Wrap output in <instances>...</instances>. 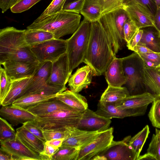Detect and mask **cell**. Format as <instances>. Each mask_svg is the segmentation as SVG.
Here are the masks:
<instances>
[{
	"label": "cell",
	"mask_w": 160,
	"mask_h": 160,
	"mask_svg": "<svg viewBox=\"0 0 160 160\" xmlns=\"http://www.w3.org/2000/svg\"><path fill=\"white\" fill-rule=\"evenodd\" d=\"M111 122V119L101 116L88 108L84 112L76 128L83 131L101 132L109 128Z\"/></svg>",
	"instance_id": "5bb4252c"
},
{
	"label": "cell",
	"mask_w": 160,
	"mask_h": 160,
	"mask_svg": "<svg viewBox=\"0 0 160 160\" xmlns=\"http://www.w3.org/2000/svg\"><path fill=\"white\" fill-rule=\"evenodd\" d=\"M140 73L143 84L149 88L154 94L160 96V74L156 68L148 67L142 62Z\"/></svg>",
	"instance_id": "cb8c5ba5"
},
{
	"label": "cell",
	"mask_w": 160,
	"mask_h": 160,
	"mask_svg": "<svg viewBox=\"0 0 160 160\" xmlns=\"http://www.w3.org/2000/svg\"><path fill=\"white\" fill-rule=\"evenodd\" d=\"M132 51L136 53L139 52L143 53L155 52L144 44L139 42L134 48Z\"/></svg>",
	"instance_id": "f5cc1de1"
},
{
	"label": "cell",
	"mask_w": 160,
	"mask_h": 160,
	"mask_svg": "<svg viewBox=\"0 0 160 160\" xmlns=\"http://www.w3.org/2000/svg\"><path fill=\"white\" fill-rule=\"evenodd\" d=\"M129 19L139 29L148 27H154V15L141 4L135 2L123 5Z\"/></svg>",
	"instance_id": "7c38bea8"
},
{
	"label": "cell",
	"mask_w": 160,
	"mask_h": 160,
	"mask_svg": "<svg viewBox=\"0 0 160 160\" xmlns=\"http://www.w3.org/2000/svg\"><path fill=\"white\" fill-rule=\"evenodd\" d=\"M148 117L152 125L160 128V96L157 95L152 102Z\"/></svg>",
	"instance_id": "8d00e7d4"
},
{
	"label": "cell",
	"mask_w": 160,
	"mask_h": 160,
	"mask_svg": "<svg viewBox=\"0 0 160 160\" xmlns=\"http://www.w3.org/2000/svg\"><path fill=\"white\" fill-rule=\"evenodd\" d=\"M156 69L160 74V65L156 68Z\"/></svg>",
	"instance_id": "91938a15"
},
{
	"label": "cell",
	"mask_w": 160,
	"mask_h": 160,
	"mask_svg": "<svg viewBox=\"0 0 160 160\" xmlns=\"http://www.w3.org/2000/svg\"><path fill=\"white\" fill-rule=\"evenodd\" d=\"M13 80L11 89L2 102V106L11 105L17 99L32 80V77Z\"/></svg>",
	"instance_id": "4316f807"
},
{
	"label": "cell",
	"mask_w": 160,
	"mask_h": 160,
	"mask_svg": "<svg viewBox=\"0 0 160 160\" xmlns=\"http://www.w3.org/2000/svg\"><path fill=\"white\" fill-rule=\"evenodd\" d=\"M156 160L153 156L147 153L142 155H139L137 160Z\"/></svg>",
	"instance_id": "6f0895ef"
},
{
	"label": "cell",
	"mask_w": 160,
	"mask_h": 160,
	"mask_svg": "<svg viewBox=\"0 0 160 160\" xmlns=\"http://www.w3.org/2000/svg\"><path fill=\"white\" fill-rule=\"evenodd\" d=\"M130 136L122 141L112 142L106 150L92 160H137V157L129 144Z\"/></svg>",
	"instance_id": "ba28073f"
},
{
	"label": "cell",
	"mask_w": 160,
	"mask_h": 160,
	"mask_svg": "<svg viewBox=\"0 0 160 160\" xmlns=\"http://www.w3.org/2000/svg\"><path fill=\"white\" fill-rule=\"evenodd\" d=\"M138 3L146 8L154 16L157 9V6L154 0H123V5L130 2Z\"/></svg>",
	"instance_id": "c3c4849f"
},
{
	"label": "cell",
	"mask_w": 160,
	"mask_h": 160,
	"mask_svg": "<svg viewBox=\"0 0 160 160\" xmlns=\"http://www.w3.org/2000/svg\"><path fill=\"white\" fill-rule=\"evenodd\" d=\"M150 132L149 127L146 125L142 130L131 138L129 141V144L135 152L137 158Z\"/></svg>",
	"instance_id": "d6a6232c"
},
{
	"label": "cell",
	"mask_w": 160,
	"mask_h": 160,
	"mask_svg": "<svg viewBox=\"0 0 160 160\" xmlns=\"http://www.w3.org/2000/svg\"><path fill=\"white\" fill-rule=\"evenodd\" d=\"M143 32V29H140L131 40L127 42V46L128 49L132 51L134 48L139 42Z\"/></svg>",
	"instance_id": "f907efd6"
},
{
	"label": "cell",
	"mask_w": 160,
	"mask_h": 160,
	"mask_svg": "<svg viewBox=\"0 0 160 160\" xmlns=\"http://www.w3.org/2000/svg\"><path fill=\"white\" fill-rule=\"evenodd\" d=\"M26 30L8 27L0 30V64L11 60L38 62L25 39Z\"/></svg>",
	"instance_id": "7a4b0ae2"
},
{
	"label": "cell",
	"mask_w": 160,
	"mask_h": 160,
	"mask_svg": "<svg viewBox=\"0 0 160 160\" xmlns=\"http://www.w3.org/2000/svg\"><path fill=\"white\" fill-rule=\"evenodd\" d=\"M145 65L156 68L160 65V52L136 53Z\"/></svg>",
	"instance_id": "ab89813d"
},
{
	"label": "cell",
	"mask_w": 160,
	"mask_h": 160,
	"mask_svg": "<svg viewBox=\"0 0 160 160\" xmlns=\"http://www.w3.org/2000/svg\"><path fill=\"white\" fill-rule=\"evenodd\" d=\"M84 112L70 107L52 113L37 116L33 121L42 130L72 132L76 128Z\"/></svg>",
	"instance_id": "277c9868"
},
{
	"label": "cell",
	"mask_w": 160,
	"mask_h": 160,
	"mask_svg": "<svg viewBox=\"0 0 160 160\" xmlns=\"http://www.w3.org/2000/svg\"><path fill=\"white\" fill-rule=\"evenodd\" d=\"M20 0H15V1L14 2V5L18 1H19Z\"/></svg>",
	"instance_id": "6125c7cd"
},
{
	"label": "cell",
	"mask_w": 160,
	"mask_h": 160,
	"mask_svg": "<svg viewBox=\"0 0 160 160\" xmlns=\"http://www.w3.org/2000/svg\"><path fill=\"white\" fill-rule=\"evenodd\" d=\"M39 63L23 60H11L1 65L7 75L13 80L32 77Z\"/></svg>",
	"instance_id": "4fadbf2b"
},
{
	"label": "cell",
	"mask_w": 160,
	"mask_h": 160,
	"mask_svg": "<svg viewBox=\"0 0 160 160\" xmlns=\"http://www.w3.org/2000/svg\"><path fill=\"white\" fill-rule=\"evenodd\" d=\"M85 0H77L66 3L63 6L62 10L80 13L83 9Z\"/></svg>",
	"instance_id": "7dc6e473"
},
{
	"label": "cell",
	"mask_w": 160,
	"mask_h": 160,
	"mask_svg": "<svg viewBox=\"0 0 160 160\" xmlns=\"http://www.w3.org/2000/svg\"><path fill=\"white\" fill-rule=\"evenodd\" d=\"M75 0H67L66 3L70 2L75 1Z\"/></svg>",
	"instance_id": "94428289"
},
{
	"label": "cell",
	"mask_w": 160,
	"mask_h": 160,
	"mask_svg": "<svg viewBox=\"0 0 160 160\" xmlns=\"http://www.w3.org/2000/svg\"><path fill=\"white\" fill-rule=\"evenodd\" d=\"M157 8L160 7V0H154Z\"/></svg>",
	"instance_id": "680465c9"
},
{
	"label": "cell",
	"mask_w": 160,
	"mask_h": 160,
	"mask_svg": "<svg viewBox=\"0 0 160 160\" xmlns=\"http://www.w3.org/2000/svg\"><path fill=\"white\" fill-rule=\"evenodd\" d=\"M58 149L59 148H55L45 143L43 151L39 154L40 160H52V157Z\"/></svg>",
	"instance_id": "681fc988"
},
{
	"label": "cell",
	"mask_w": 160,
	"mask_h": 160,
	"mask_svg": "<svg viewBox=\"0 0 160 160\" xmlns=\"http://www.w3.org/2000/svg\"><path fill=\"white\" fill-rule=\"evenodd\" d=\"M1 148L12 156L13 160H24L30 158L34 160H41L39 155L25 146L17 138L16 139L1 142Z\"/></svg>",
	"instance_id": "e0dca14e"
},
{
	"label": "cell",
	"mask_w": 160,
	"mask_h": 160,
	"mask_svg": "<svg viewBox=\"0 0 160 160\" xmlns=\"http://www.w3.org/2000/svg\"><path fill=\"white\" fill-rule=\"evenodd\" d=\"M101 132L81 130L76 128L70 136L64 139L62 145L80 149L92 142Z\"/></svg>",
	"instance_id": "ffe728a7"
},
{
	"label": "cell",
	"mask_w": 160,
	"mask_h": 160,
	"mask_svg": "<svg viewBox=\"0 0 160 160\" xmlns=\"http://www.w3.org/2000/svg\"><path fill=\"white\" fill-rule=\"evenodd\" d=\"M122 58L115 57L108 66L105 72V77L108 85L121 87L127 81L122 66Z\"/></svg>",
	"instance_id": "ac0fdd59"
},
{
	"label": "cell",
	"mask_w": 160,
	"mask_h": 160,
	"mask_svg": "<svg viewBox=\"0 0 160 160\" xmlns=\"http://www.w3.org/2000/svg\"><path fill=\"white\" fill-rule=\"evenodd\" d=\"M103 11L101 0H85L80 13L84 18L92 22L100 19L102 16Z\"/></svg>",
	"instance_id": "83f0119b"
},
{
	"label": "cell",
	"mask_w": 160,
	"mask_h": 160,
	"mask_svg": "<svg viewBox=\"0 0 160 160\" xmlns=\"http://www.w3.org/2000/svg\"><path fill=\"white\" fill-rule=\"evenodd\" d=\"M17 138L29 149L39 155L43 150L45 143L22 125L16 129Z\"/></svg>",
	"instance_id": "603a6c76"
},
{
	"label": "cell",
	"mask_w": 160,
	"mask_h": 160,
	"mask_svg": "<svg viewBox=\"0 0 160 160\" xmlns=\"http://www.w3.org/2000/svg\"><path fill=\"white\" fill-rule=\"evenodd\" d=\"M52 63L50 61L39 63L32 80L18 98L32 94L53 95L61 92L60 87L47 83L51 75Z\"/></svg>",
	"instance_id": "8992f818"
},
{
	"label": "cell",
	"mask_w": 160,
	"mask_h": 160,
	"mask_svg": "<svg viewBox=\"0 0 160 160\" xmlns=\"http://www.w3.org/2000/svg\"><path fill=\"white\" fill-rule=\"evenodd\" d=\"M0 160H13V159L10 154L1 148Z\"/></svg>",
	"instance_id": "9f6ffc18"
},
{
	"label": "cell",
	"mask_w": 160,
	"mask_h": 160,
	"mask_svg": "<svg viewBox=\"0 0 160 160\" xmlns=\"http://www.w3.org/2000/svg\"><path fill=\"white\" fill-rule=\"evenodd\" d=\"M22 125L28 130L45 143L46 141L42 130L33 122V120L27 121L23 124Z\"/></svg>",
	"instance_id": "bcb514c9"
},
{
	"label": "cell",
	"mask_w": 160,
	"mask_h": 160,
	"mask_svg": "<svg viewBox=\"0 0 160 160\" xmlns=\"http://www.w3.org/2000/svg\"><path fill=\"white\" fill-rule=\"evenodd\" d=\"M99 20L108 36L116 54L122 48L124 44L119 38L112 12L103 14Z\"/></svg>",
	"instance_id": "7402d4cb"
},
{
	"label": "cell",
	"mask_w": 160,
	"mask_h": 160,
	"mask_svg": "<svg viewBox=\"0 0 160 160\" xmlns=\"http://www.w3.org/2000/svg\"><path fill=\"white\" fill-rule=\"evenodd\" d=\"M92 22L84 19L77 30L66 40V53L68 58L69 75L83 62L89 41Z\"/></svg>",
	"instance_id": "5b68a950"
},
{
	"label": "cell",
	"mask_w": 160,
	"mask_h": 160,
	"mask_svg": "<svg viewBox=\"0 0 160 160\" xmlns=\"http://www.w3.org/2000/svg\"><path fill=\"white\" fill-rule=\"evenodd\" d=\"M42 131L46 141L55 139H65L70 136L74 131L62 132L53 130H43Z\"/></svg>",
	"instance_id": "ee69618b"
},
{
	"label": "cell",
	"mask_w": 160,
	"mask_h": 160,
	"mask_svg": "<svg viewBox=\"0 0 160 160\" xmlns=\"http://www.w3.org/2000/svg\"><path fill=\"white\" fill-rule=\"evenodd\" d=\"M111 12L119 38L124 44L125 40L123 28L125 22L129 18L128 17L126 12L122 8L116 9Z\"/></svg>",
	"instance_id": "836d02e7"
},
{
	"label": "cell",
	"mask_w": 160,
	"mask_h": 160,
	"mask_svg": "<svg viewBox=\"0 0 160 160\" xmlns=\"http://www.w3.org/2000/svg\"><path fill=\"white\" fill-rule=\"evenodd\" d=\"M54 38L52 33L44 30L27 29L25 31V40L30 47Z\"/></svg>",
	"instance_id": "4dcf8cb0"
},
{
	"label": "cell",
	"mask_w": 160,
	"mask_h": 160,
	"mask_svg": "<svg viewBox=\"0 0 160 160\" xmlns=\"http://www.w3.org/2000/svg\"><path fill=\"white\" fill-rule=\"evenodd\" d=\"M41 0H20L12 6L10 9L13 13H21L28 10Z\"/></svg>",
	"instance_id": "b9f144b4"
},
{
	"label": "cell",
	"mask_w": 160,
	"mask_h": 160,
	"mask_svg": "<svg viewBox=\"0 0 160 160\" xmlns=\"http://www.w3.org/2000/svg\"><path fill=\"white\" fill-rule=\"evenodd\" d=\"M103 11L102 15L122 8L123 0H101Z\"/></svg>",
	"instance_id": "f6af8a7d"
},
{
	"label": "cell",
	"mask_w": 160,
	"mask_h": 160,
	"mask_svg": "<svg viewBox=\"0 0 160 160\" xmlns=\"http://www.w3.org/2000/svg\"><path fill=\"white\" fill-rule=\"evenodd\" d=\"M66 1L67 0H52L39 17L50 15L60 12L62 10Z\"/></svg>",
	"instance_id": "60d3db41"
},
{
	"label": "cell",
	"mask_w": 160,
	"mask_h": 160,
	"mask_svg": "<svg viewBox=\"0 0 160 160\" xmlns=\"http://www.w3.org/2000/svg\"><path fill=\"white\" fill-rule=\"evenodd\" d=\"M129 95L125 87H114L108 85L102 95L100 101L106 102H116Z\"/></svg>",
	"instance_id": "1f68e13d"
},
{
	"label": "cell",
	"mask_w": 160,
	"mask_h": 160,
	"mask_svg": "<svg viewBox=\"0 0 160 160\" xmlns=\"http://www.w3.org/2000/svg\"><path fill=\"white\" fill-rule=\"evenodd\" d=\"M64 138L46 141L45 144L56 148H58L62 144Z\"/></svg>",
	"instance_id": "11a10c76"
},
{
	"label": "cell",
	"mask_w": 160,
	"mask_h": 160,
	"mask_svg": "<svg viewBox=\"0 0 160 160\" xmlns=\"http://www.w3.org/2000/svg\"><path fill=\"white\" fill-rule=\"evenodd\" d=\"M148 106L137 108L122 109L117 107L116 102H106L99 101L95 112L108 119L123 118L128 117L143 115L145 113Z\"/></svg>",
	"instance_id": "8fae6325"
},
{
	"label": "cell",
	"mask_w": 160,
	"mask_h": 160,
	"mask_svg": "<svg viewBox=\"0 0 160 160\" xmlns=\"http://www.w3.org/2000/svg\"><path fill=\"white\" fill-rule=\"evenodd\" d=\"M79 149L62 145L53 156L52 160H77Z\"/></svg>",
	"instance_id": "e575fe53"
},
{
	"label": "cell",
	"mask_w": 160,
	"mask_h": 160,
	"mask_svg": "<svg viewBox=\"0 0 160 160\" xmlns=\"http://www.w3.org/2000/svg\"><path fill=\"white\" fill-rule=\"evenodd\" d=\"M147 153L153 156L156 160H160V130L156 128L147 150Z\"/></svg>",
	"instance_id": "f35d334b"
},
{
	"label": "cell",
	"mask_w": 160,
	"mask_h": 160,
	"mask_svg": "<svg viewBox=\"0 0 160 160\" xmlns=\"http://www.w3.org/2000/svg\"><path fill=\"white\" fill-rule=\"evenodd\" d=\"M157 96L148 92L129 95L116 102V105L117 107L122 109L141 108L152 103Z\"/></svg>",
	"instance_id": "44dd1931"
},
{
	"label": "cell",
	"mask_w": 160,
	"mask_h": 160,
	"mask_svg": "<svg viewBox=\"0 0 160 160\" xmlns=\"http://www.w3.org/2000/svg\"><path fill=\"white\" fill-rule=\"evenodd\" d=\"M70 77L68 58L66 52L52 62L47 83L66 87Z\"/></svg>",
	"instance_id": "9a60e30c"
},
{
	"label": "cell",
	"mask_w": 160,
	"mask_h": 160,
	"mask_svg": "<svg viewBox=\"0 0 160 160\" xmlns=\"http://www.w3.org/2000/svg\"><path fill=\"white\" fill-rule=\"evenodd\" d=\"M81 16L79 14L62 10L55 14L39 17L27 28L42 30L52 33L55 39L73 34L78 28Z\"/></svg>",
	"instance_id": "3957f363"
},
{
	"label": "cell",
	"mask_w": 160,
	"mask_h": 160,
	"mask_svg": "<svg viewBox=\"0 0 160 160\" xmlns=\"http://www.w3.org/2000/svg\"><path fill=\"white\" fill-rule=\"evenodd\" d=\"M16 132L12 125L8 121L1 117L0 118V141L3 142L16 139Z\"/></svg>",
	"instance_id": "d590c367"
},
{
	"label": "cell",
	"mask_w": 160,
	"mask_h": 160,
	"mask_svg": "<svg viewBox=\"0 0 160 160\" xmlns=\"http://www.w3.org/2000/svg\"><path fill=\"white\" fill-rule=\"evenodd\" d=\"M115 57L111 41L100 20L92 22L83 62L92 68L93 76H100L105 72Z\"/></svg>",
	"instance_id": "6da1fadb"
},
{
	"label": "cell",
	"mask_w": 160,
	"mask_h": 160,
	"mask_svg": "<svg viewBox=\"0 0 160 160\" xmlns=\"http://www.w3.org/2000/svg\"><path fill=\"white\" fill-rule=\"evenodd\" d=\"M140 29L129 19L125 22L123 28L125 41L128 42Z\"/></svg>",
	"instance_id": "7bdbcfd3"
},
{
	"label": "cell",
	"mask_w": 160,
	"mask_h": 160,
	"mask_svg": "<svg viewBox=\"0 0 160 160\" xmlns=\"http://www.w3.org/2000/svg\"><path fill=\"white\" fill-rule=\"evenodd\" d=\"M154 28L160 32V7H157L154 16Z\"/></svg>",
	"instance_id": "db71d44e"
},
{
	"label": "cell",
	"mask_w": 160,
	"mask_h": 160,
	"mask_svg": "<svg viewBox=\"0 0 160 160\" xmlns=\"http://www.w3.org/2000/svg\"><path fill=\"white\" fill-rule=\"evenodd\" d=\"M92 76V70L89 66L87 65L78 68L68 80L70 90L79 93L90 85Z\"/></svg>",
	"instance_id": "d6986e66"
},
{
	"label": "cell",
	"mask_w": 160,
	"mask_h": 160,
	"mask_svg": "<svg viewBox=\"0 0 160 160\" xmlns=\"http://www.w3.org/2000/svg\"><path fill=\"white\" fill-rule=\"evenodd\" d=\"M143 30L142 38L139 42L155 52H160V32L155 28Z\"/></svg>",
	"instance_id": "f546056e"
},
{
	"label": "cell",
	"mask_w": 160,
	"mask_h": 160,
	"mask_svg": "<svg viewBox=\"0 0 160 160\" xmlns=\"http://www.w3.org/2000/svg\"><path fill=\"white\" fill-rule=\"evenodd\" d=\"M0 71V102L1 104L11 89L12 80L7 75L4 68L1 67Z\"/></svg>",
	"instance_id": "74e56055"
},
{
	"label": "cell",
	"mask_w": 160,
	"mask_h": 160,
	"mask_svg": "<svg viewBox=\"0 0 160 160\" xmlns=\"http://www.w3.org/2000/svg\"><path fill=\"white\" fill-rule=\"evenodd\" d=\"M0 109L1 117L10 122L12 126L34 120L36 116L27 110L12 105L2 106Z\"/></svg>",
	"instance_id": "2e32d148"
},
{
	"label": "cell",
	"mask_w": 160,
	"mask_h": 160,
	"mask_svg": "<svg viewBox=\"0 0 160 160\" xmlns=\"http://www.w3.org/2000/svg\"><path fill=\"white\" fill-rule=\"evenodd\" d=\"M56 98L76 110L84 112L88 108L86 98L78 93L67 90L57 94Z\"/></svg>",
	"instance_id": "d4e9b609"
},
{
	"label": "cell",
	"mask_w": 160,
	"mask_h": 160,
	"mask_svg": "<svg viewBox=\"0 0 160 160\" xmlns=\"http://www.w3.org/2000/svg\"><path fill=\"white\" fill-rule=\"evenodd\" d=\"M69 107H70L57 99L55 97L38 103L26 110L37 116L52 113Z\"/></svg>",
	"instance_id": "484cf974"
},
{
	"label": "cell",
	"mask_w": 160,
	"mask_h": 160,
	"mask_svg": "<svg viewBox=\"0 0 160 160\" xmlns=\"http://www.w3.org/2000/svg\"><path fill=\"white\" fill-rule=\"evenodd\" d=\"M112 128L101 132L93 140L79 150L77 160H90L106 150L113 140Z\"/></svg>",
	"instance_id": "9c48e42d"
},
{
	"label": "cell",
	"mask_w": 160,
	"mask_h": 160,
	"mask_svg": "<svg viewBox=\"0 0 160 160\" xmlns=\"http://www.w3.org/2000/svg\"><path fill=\"white\" fill-rule=\"evenodd\" d=\"M15 0H0V8L3 13L14 5Z\"/></svg>",
	"instance_id": "816d5d0a"
},
{
	"label": "cell",
	"mask_w": 160,
	"mask_h": 160,
	"mask_svg": "<svg viewBox=\"0 0 160 160\" xmlns=\"http://www.w3.org/2000/svg\"><path fill=\"white\" fill-rule=\"evenodd\" d=\"M57 94L53 95H46L40 94H30L17 99L12 103L11 105L26 110L27 108L38 103L54 98Z\"/></svg>",
	"instance_id": "f1b7e54d"
},
{
	"label": "cell",
	"mask_w": 160,
	"mask_h": 160,
	"mask_svg": "<svg viewBox=\"0 0 160 160\" xmlns=\"http://www.w3.org/2000/svg\"><path fill=\"white\" fill-rule=\"evenodd\" d=\"M138 55L136 52L123 58L122 66L124 74L126 78L125 87L129 95H134L138 91L139 87L142 84L140 70H139Z\"/></svg>",
	"instance_id": "30bf717a"
},
{
	"label": "cell",
	"mask_w": 160,
	"mask_h": 160,
	"mask_svg": "<svg viewBox=\"0 0 160 160\" xmlns=\"http://www.w3.org/2000/svg\"><path fill=\"white\" fill-rule=\"evenodd\" d=\"M67 46L66 40L54 38L30 47L39 63L52 62L66 52Z\"/></svg>",
	"instance_id": "52a82bcc"
}]
</instances>
